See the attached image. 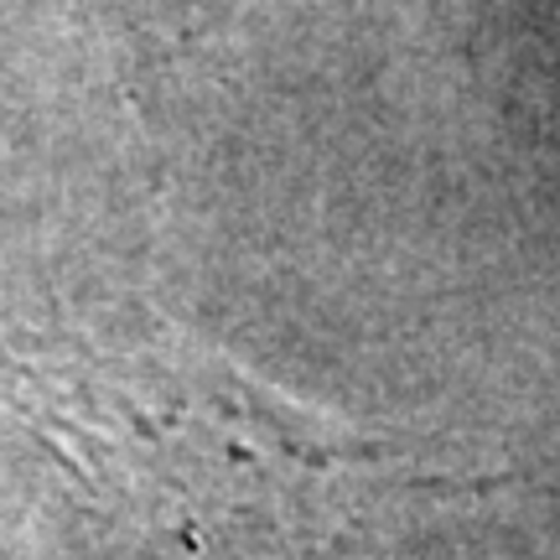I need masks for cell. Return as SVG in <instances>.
<instances>
[{
	"label": "cell",
	"mask_w": 560,
	"mask_h": 560,
	"mask_svg": "<svg viewBox=\"0 0 560 560\" xmlns=\"http://www.w3.org/2000/svg\"><path fill=\"white\" fill-rule=\"evenodd\" d=\"M125 5L151 37H198L223 16H234L244 0H125Z\"/></svg>",
	"instance_id": "6da1fadb"
}]
</instances>
